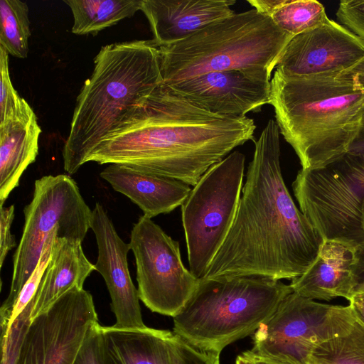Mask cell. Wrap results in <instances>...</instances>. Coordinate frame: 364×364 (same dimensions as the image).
Segmentation results:
<instances>
[{
    "label": "cell",
    "mask_w": 364,
    "mask_h": 364,
    "mask_svg": "<svg viewBox=\"0 0 364 364\" xmlns=\"http://www.w3.org/2000/svg\"><path fill=\"white\" fill-rule=\"evenodd\" d=\"M170 346L173 364H220V353L195 347L173 331Z\"/></svg>",
    "instance_id": "83f0119b"
},
{
    "label": "cell",
    "mask_w": 364,
    "mask_h": 364,
    "mask_svg": "<svg viewBox=\"0 0 364 364\" xmlns=\"http://www.w3.org/2000/svg\"><path fill=\"white\" fill-rule=\"evenodd\" d=\"M235 364H254V363L249 358L241 354L237 356Z\"/></svg>",
    "instance_id": "74e56055"
},
{
    "label": "cell",
    "mask_w": 364,
    "mask_h": 364,
    "mask_svg": "<svg viewBox=\"0 0 364 364\" xmlns=\"http://www.w3.org/2000/svg\"><path fill=\"white\" fill-rule=\"evenodd\" d=\"M305 364H364V323L356 318L346 333L316 346Z\"/></svg>",
    "instance_id": "603a6c76"
},
{
    "label": "cell",
    "mask_w": 364,
    "mask_h": 364,
    "mask_svg": "<svg viewBox=\"0 0 364 364\" xmlns=\"http://www.w3.org/2000/svg\"><path fill=\"white\" fill-rule=\"evenodd\" d=\"M293 291L280 280L257 276L199 279L173 332L200 349L221 353L255 333Z\"/></svg>",
    "instance_id": "8992f818"
},
{
    "label": "cell",
    "mask_w": 364,
    "mask_h": 364,
    "mask_svg": "<svg viewBox=\"0 0 364 364\" xmlns=\"http://www.w3.org/2000/svg\"><path fill=\"white\" fill-rule=\"evenodd\" d=\"M73 364H106L99 323L89 332L77 352Z\"/></svg>",
    "instance_id": "f546056e"
},
{
    "label": "cell",
    "mask_w": 364,
    "mask_h": 364,
    "mask_svg": "<svg viewBox=\"0 0 364 364\" xmlns=\"http://www.w3.org/2000/svg\"><path fill=\"white\" fill-rule=\"evenodd\" d=\"M282 1L283 0H250L248 3L259 13L270 17Z\"/></svg>",
    "instance_id": "e575fe53"
},
{
    "label": "cell",
    "mask_w": 364,
    "mask_h": 364,
    "mask_svg": "<svg viewBox=\"0 0 364 364\" xmlns=\"http://www.w3.org/2000/svg\"><path fill=\"white\" fill-rule=\"evenodd\" d=\"M351 79L354 83L364 91V56L353 67L339 73Z\"/></svg>",
    "instance_id": "d6a6232c"
},
{
    "label": "cell",
    "mask_w": 364,
    "mask_h": 364,
    "mask_svg": "<svg viewBox=\"0 0 364 364\" xmlns=\"http://www.w3.org/2000/svg\"><path fill=\"white\" fill-rule=\"evenodd\" d=\"M364 151V114L362 119L360 130L356 140L353 143L350 151Z\"/></svg>",
    "instance_id": "8d00e7d4"
},
{
    "label": "cell",
    "mask_w": 364,
    "mask_h": 364,
    "mask_svg": "<svg viewBox=\"0 0 364 364\" xmlns=\"http://www.w3.org/2000/svg\"><path fill=\"white\" fill-rule=\"evenodd\" d=\"M90 228L95 233L98 256L95 264L105 279L111 298V308L117 328L146 326L142 318L138 290L128 268L127 255L131 250L117 234L112 220L100 203L92 210Z\"/></svg>",
    "instance_id": "5bb4252c"
},
{
    "label": "cell",
    "mask_w": 364,
    "mask_h": 364,
    "mask_svg": "<svg viewBox=\"0 0 364 364\" xmlns=\"http://www.w3.org/2000/svg\"><path fill=\"white\" fill-rule=\"evenodd\" d=\"M233 0H142L141 11L149 21L158 47L187 38L235 12Z\"/></svg>",
    "instance_id": "2e32d148"
},
{
    "label": "cell",
    "mask_w": 364,
    "mask_h": 364,
    "mask_svg": "<svg viewBox=\"0 0 364 364\" xmlns=\"http://www.w3.org/2000/svg\"><path fill=\"white\" fill-rule=\"evenodd\" d=\"M41 133L36 114L0 125V206L36 161Z\"/></svg>",
    "instance_id": "44dd1931"
},
{
    "label": "cell",
    "mask_w": 364,
    "mask_h": 364,
    "mask_svg": "<svg viewBox=\"0 0 364 364\" xmlns=\"http://www.w3.org/2000/svg\"><path fill=\"white\" fill-rule=\"evenodd\" d=\"M28 13L25 1L0 0V46L18 58H26L28 53Z\"/></svg>",
    "instance_id": "cb8c5ba5"
},
{
    "label": "cell",
    "mask_w": 364,
    "mask_h": 364,
    "mask_svg": "<svg viewBox=\"0 0 364 364\" xmlns=\"http://www.w3.org/2000/svg\"><path fill=\"white\" fill-rule=\"evenodd\" d=\"M98 323L92 294L73 288L31 320L17 364H73Z\"/></svg>",
    "instance_id": "7c38bea8"
},
{
    "label": "cell",
    "mask_w": 364,
    "mask_h": 364,
    "mask_svg": "<svg viewBox=\"0 0 364 364\" xmlns=\"http://www.w3.org/2000/svg\"><path fill=\"white\" fill-rule=\"evenodd\" d=\"M352 277V297L364 294V241L354 248Z\"/></svg>",
    "instance_id": "1f68e13d"
},
{
    "label": "cell",
    "mask_w": 364,
    "mask_h": 364,
    "mask_svg": "<svg viewBox=\"0 0 364 364\" xmlns=\"http://www.w3.org/2000/svg\"><path fill=\"white\" fill-rule=\"evenodd\" d=\"M301 211L323 240L355 247L364 241V151L323 167L301 169L292 183Z\"/></svg>",
    "instance_id": "ba28073f"
},
{
    "label": "cell",
    "mask_w": 364,
    "mask_h": 364,
    "mask_svg": "<svg viewBox=\"0 0 364 364\" xmlns=\"http://www.w3.org/2000/svg\"><path fill=\"white\" fill-rule=\"evenodd\" d=\"M270 18L279 28L293 37L331 20L323 5L316 0H283Z\"/></svg>",
    "instance_id": "d4e9b609"
},
{
    "label": "cell",
    "mask_w": 364,
    "mask_h": 364,
    "mask_svg": "<svg viewBox=\"0 0 364 364\" xmlns=\"http://www.w3.org/2000/svg\"><path fill=\"white\" fill-rule=\"evenodd\" d=\"M129 245L135 258L139 299L153 312L175 316L199 282L183 265L179 243L143 215L132 228Z\"/></svg>",
    "instance_id": "8fae6325"
},
{
    "label": "cell",
    "mask_w": 364,
    "mask_h": 364,
    "mask_svg": "<svg viewBox=\"0 0 364 364\" xmlns=\"http://www.w3.org/2000/svg\"><path fill=\"white\" fill-rule=\"evenodd\" d=\"M355 318L350 305L323 304L292 291L254 333L251 350L305 364L316 346L346 333Z\"/></svg>",
    "instance_id": "30bf717a"
},
{
    "label": "cell",
    "mask_w": 364,
    "mask_h": 364,
    "mask_svg": "<svg viewBox=\"0 0 364 364\" xmlns=\"http://www.w3.org/2000/svg\"><path fill=\"white\" fill-rule=\"evenodd\" d=\"M32 308L31 301L12 321L7 333L1 334V364H17L26 334L32 320Z\"/></svg>",
    "instance_id": "4316f807"
},
{
    "label": "cell",
    "mask_w": 364,
    "mask_h": 364,
    "mask_svg": "<svg viewBox=\"0 0 364 364\" xmlns=\"http://www.w3.org/2000/svg\"><path fill=\"white\" fill-rule=\"evenodd\" d=\"M252 119L210 113L161 83L86 163L117 164L196 186L230 151L254 139Z\"/></svg>",
    "instance_id": "7a4b0ae2"
},
{
    "label": "cell",
    "mask_w": 364,
    "mask_h": 364,
    "mask_svg": "<svg viewBox=\"0 0 364 364\" xmlns=\"http://www.w3.org/2000/svg\"><path fill=\"white\" fill-rule=\"evenodd\" d=\"M245 157L230 153L200 178L181 206L191 273L203 278L233 223L241 197Z\"/></svg>",
    "instance_id": "9c48e42d"
},
{
    "label": "cell",
    "mask_w": 364,
    "mask_h": 364,
    "mask_svg": "<svg viewBox=\"0 0 364 364\" xmlns=\"http://www.w3.org/2000/svg\"><path fill=\"white\" fill-rule=\"evenodd\" d=\"M355 316L364 323V294H358L351 298L349 301Z\"/></svg>",
    "instance_id": "d590c367"
},
{
    "label": "cell",
    "mask_w": 364,
    "mask_h": 364,
    "mask_svg": "<svg viewBox=\"0 0 364 364\" xmlns=\"http://www.w3.org/2000/svg\"><path fill=\"white\" fill-rule=\"evenodd\" d=\"M279 129L269 119L252 160L230 230L203 278L293 279L317 257L323 239L296 206L280 166Z\"/></svg>",
    "instance_id": "6da1fadb"
},
{
    "label": "cell",
    "mask_w": 364,
    "mask_h": 364,
    "mask_svg": "<svg viewBox=\"0 0 364 364\" xmlns=\"http://www.w3.org/2000/svg\"><path fill=\"white\" fill-rule=\"evenodd\" d=\"M364 56V41L330 20L294 36L284 48L276 70L286 76L340 73Z\"/></svg>",
    "instance_id": "4fadbf2b"
},
{
    "label": "cell",
    "mask_w": 364,
    "mask_h": 364,
    "mask_svg": "<svg viewBox=\"0 0 364 364\" xmlns=\"http://www.w3.org/2000/svg\"><path fill=\"white\" fill-rule=\"evenodd\" d=\"M163 84L183 99L226 117H244L269 104L270 82L252 80L237 70L211 72Z\"/></svg>",
    "instance_id": "9a60e30c"
},
{
    "label": "cell",
    "mask_w": 364,
    "mask_h": 364,
    "mask_svg": "<svg viewBox=\"0 0 364 364\" xmlns=\"http://www.w3.org/2000/svg\"><path fill=\"white\" fill-rule=\"evenodd\" d=\"M100 332L106 364H173L172 331L100 325Z\"/></svg>",
    "instance_id": "ffe728a7"
},
{
    "label": "cell",
    "mask_w": 364,
    "mask_h": 364,
    "mask_svg": "<svg viewBox=\"0 0 364 364\" xmlns=\"http://www.w3.org/2000/svg\"><path fill=\"white\" fill-rule=\"evenodd\" d=\"M242 354L249 358L254 363V364H299L296 362L289 360L279 359L264 355L253 352L251 350L245 351Z\"/></svg>",
    "instance_id": "836d02e7"
},
{
    "label": "cell",
    "mask_w": 364,
    "mask_h": 364,
    "mask_svg": "<svg viewBox=\"0 0 364 364\" xmlns=\"http://www.w3.org/2000/svg\"><path fill=\"white\" fill-rule=\"evenodd\" d=\"M339 22L364 41V0H343L336 12Z\"/></svg>",
    "instance_id": "f1b7e54d"
},
{
    "label": "cell",
    "mask_w": 364,
    "mask_h": 364,
    "mask_svg": "<svg viewBox=\"0 0 364 364\" xmlns=\"http://www.w3.org/2000/svg\"><path fill=\"white\" fill-rule=\"evenodd\" d=\"M0 125L35 114L28 103L14 87L9 70V53L0 46Z\"/></svg>",
    "instance_id": "484cf974"
},
{
    "label": "cell",
    "mask_w": 364,
    "mask_h": 364,
    "mask_svg": "<svg viewBox=\"0 0 364 364\" xmlns=\"http://www.w3.org/2000/svg\"><path fill=\"white\" fill-rule=\"evenodd\" d=\"M14 218V205L0 206V269L9 252L16 246L14 236L11 232Z\"/></svg>",
    "instance_id": "4dcf8cb0"
},
{
    "label": "cell",
    "mask_w": 364,
    "mask_h": 364,
    "mask_svg": "<svg viewBox=\"0 0 364 364\" xmlns=\"http://www.w3.org/2000/svg\"><path fill=\"white\" fill-rule=\"evenodd\" d=\"M112 188L136 204L144 215L152 218L181 205L189 195L190 186L171 178L112 164L100 173Z\"/></svg>",
    "instance_id": "e0dca14e"
},
{
    "label": "cell",
    "mask_w": 364,
    "mask_h": 364,
    "mask_svg": "<svg viewBox=\"0 0 364 364\" xmlns=\"http://www.w3.org/2000/svg\"><path fill=\"white\" fill-rule=\"evenodd\" d=\"M25 223L13 257L8 296L0 308L1 328L9 330L14 306L37 267L49 235L60 228L64 238L82 242L90 228L92 210L68 175L45 176L34 183L33 198L23 209Z\"/></svg>",
    "instance_id": "52a82bcc"
},
{
    "label": "cell",
    "mask_w": 364,
    "mask_h": 364,
    "mask_svg": "<svg viewBox=\"0 0 364 364\" xmlns=\"http://www.w3.org/2000/svg\"><path fill=\"white\" fill-rule=\"evenodd\" d=\"M269 105L301 168L314 169L350 151L362 124L364 91L339 73L286 76L275 70Z\"/></svg>",
    "instance_id": "277c9868"
},
{
    "label": "cell",
    "mask_w": 364,
    "mask_h": 364,
    "mask_svg": "<svg viewBox=\"0 0 364 364\" xmlns=\"http://www.w3.org/2000/svg\"><path fill=\"white\" fill-rule=\"evenodd\" d=\"M292 38L255 9L234 13L184 39L159 47L162 83L227 70L270 82Z\"/></svg>",
    "instance_id": "5b68a950"
},
{
    "label": "cell",
    "mask_w": 364,
    "mask_h": 364,
    "mask_svg": "<svg viewBox=\"0 0 364 364\" xmlns=\"http://www.w3.org/2000/svg\"><path fill=\"white\" fill-rule=\"evenodd\" d=\"M95 270L86 257L82 242L62 238L53 240L47 267L31 299V319L47 310L56 300L75 287H83Z\"/></svg>",
    "instance_id": "d6986e66"
},
{
    "label": "cell",
    "mask_w": 364,
    "mask_h": 364,
    "mask_svg": "<svg viewBox=\"0 0 364 364\" xmlns=\"http://www.w3.org/2000/svg\"><path fill=\"white\" fill-rule=\"evenodd\" d=\"M362 218H363V228H364V201H363V204Z\"/></svg>",
    "instance_id": "f35d334b"
},
{
    "label": "cell",
    "mask_w": 364,
    "mask_h": 364,
    "mask_svg": "<svg viewBox=\"0 0 364 364\" xmlns=\"http://www.w3.org/2000/svg\"><path fill=\"white\" fill-rule=\"evenodd\" d=\"M94 64L77 97L63 149V167L70 174L163 82L159 50L153 40L106 45Z\"/></svg>",
    "instance_id": "3957f363"
},
{
    "label": "cell",
    "mask_w": 364,
    "mask_h": 364,
    "mask_svg": "<svg viewBox=\"0 0 364 364\" xmlns=\"http://www.w3.org/2000/svg\"><path fill=\"white\" fill-rule=\"evenodd\" d=\"M73 16L72 33L96 35L132 17L141 10L142 0H64Z\"/></svg>",
    "instance_id": "7402d4cb"
},
{
    "label": "cell",
    "mask_w": 364,
    "mask_h": 364,
    "mask_svg": "<svg viewBox=\"0 0 364 364\" xmlns=\"http://www.w3.org/2000/svg\"><path fill=\"white\" fill-rule=\"evenodd\" d=\"M355 247L323 240L316 259L289 284L293 291L314 300L352 298V265Z\"/></svg>",
    "instance_id": "ac0fdd59"
}]
</instances>
